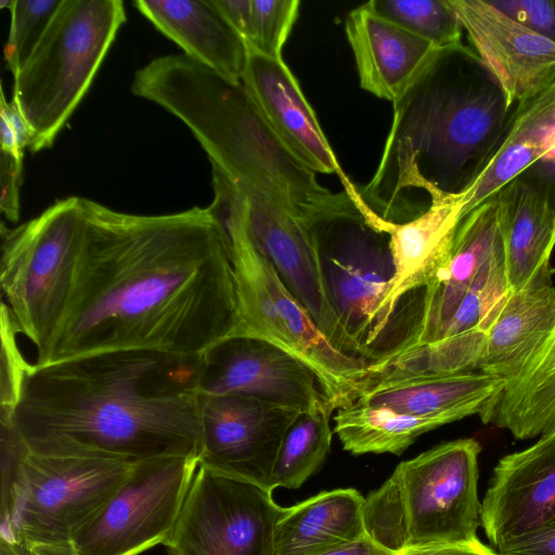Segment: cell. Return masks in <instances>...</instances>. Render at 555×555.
Wrapping results in <instances>:
<instances>
[{
    "label": "cell",
    "mask_w": 555,
    "mask_h": 555,
    "mask_svg": "<svg viewBox=\"0 0 555 555\" xmlns=\"http://www.w3.org/2000/svg\"><path fill=\"white\" fill-rule=\"evenodd\" d=\"M480 451L477 440L462 438L401 462L365 498L367 535L393 553L429 544L479 542Z\"/></svg>",
    "instance_id": "6"
},
{
    "label": "cell",
    "mask_w": 555,
    "mask_h": 555,
    "mask_svg": "<svg viewBox=\"0 0 555 555\" xmlns=\"http://www.w3.org/2000/svg\"><path fill=\"white\" fill-rule=\"evenodd\" d=\"M241 81L278 137L302 164L315 173L337 175L344 189L352 184L283 59L248 50Z\"/></svg>",
    "instance_id": "18"
},
{
    "label": "cell",
    "mask_w": 555,
    "mask_h": 555,
    "mask_svg": "<svg viewBox=\"0 0 555 555\" xmlns=\"http://www.w3.org/2000/svg\"><path fill=\"white\" fill-rule=\"evenodd\" d=\"M273 491L198 465L169 555H272L273 528L283 507Z\"/></svg>",
    "instance_id": "12"
},
{
    "label": "cell",
    "mask_w": 555,
    "mask_h": 555,
    "mask_svg": "<svg viewBox=\"0 0 555 555\" xmlns=\"http://www.w3.org/2000/svg\"><path fill=\"white\" fill-rule=\"evenodd\" d=\"M502 241L500 204L494 195L461 219L447 258L425 289L420 333L411 349L439 339L478 271Z\"/></svg>",
    "instance_id": "19"
},
{
    "label": "cell",
    "mask_w": 555,
    "mask_h": 555,
    "mask_svg": "<svg viewBox=\"0 0 555 555\" xmlns=\"http://www.w3.org/2000/svg\"><path fill=\"white\" fill-rule=\"evenodd\" d=\"M315 555H395V553L365 535L360 540L325 550Z\"/></svg>",
    "instance_id": "41"
},
{
    "label": "cell",
    "mask_w": 555,
    "mask_h": 555,
    "mask_svg": "<svg viewBox=\"0 0 555 555\" xmlns=\"http://www.w3.org/2000/svg\"><path fill=\"white\" fill-rule=\"evenodd\" d=\"M0 555H26L21 544L0 537Z\"/></svg>",
    "instance_id": "43"
},
{
    "label": "cell",
    "mask_w": 555,
    "mask_h": 555,
    "mask_svg": "<svg viewBox=\"0 0 555 555\" xmlns=\"http://www.w3.org/2000/svg\"><path fill=\"white\" fill-rule=\"evenodd\" d=\"M554 137L555 81L515 107L501 138L459 194L463 217L533 166Z\"/></svg>",
    "instance_id": "22"
},
{
    "label": "cell",
    "mask_w": 555,
    "mask_h": 555,
    "mask_svg": "<svg viewBox=\"0 0 555 555\" xmlns=\"http://www.w3.org/2000/svg\"><path fill=\"white\" fill-rule=\"evenodd\" d=\"M131 91L184 122L211 165L237 186L263 193L304 219L338 199L339 192L322 186L282 142L241 80L183 53L138 69Z\"/></svg>",
    "instance_id": "4"
},
{
    "label": "cell",
    "mask_w": 555,
    "mask_h": 555,
    "mask_svg": "<svg viewBox=\"0 0 555 555\" xmlns=\"http://www.w3.org/2000/svg\"><path fill=\"white\" fill-rule=\"evenodd\" d=\"M20 333L8 306H1V387L0 417L9 416L15 406L22 379L29 363L22 357L16 335Z\"/></svg>",
    "instance_id": "35"
},
{
    "label": "cell",
    "mask_w": 555,
    "mask_h": 555,
    "mask_svg": "<svg viewBox=\"0 0 555 555\" xmlns=\"http://www.w3.org/2000/svg\"><path fill=\"white\" fill-rule=\"evenodd\" d=\"M522 175L546 189L555 202V137L546 153Z\"/></svg>",
    "instance_id": "40"
},
{
    "label": "cell",
    "mask_w": 555,
    "mask_h": 555,
    "mask_svg": "<svg viewBox=\"0 0 555 555\" xmlns=\"http://www.w3.org/2000/svg\"><path fill=\"white\" fill-rule=\"evenodd\" d=\"M555 326V286L552 281L511 292L486 333L479 371L514 379Z\"/></svg>",
    "instance_id": "24"
},
{
    "label": "cell",
    "mask_w": 555,
    "mask_h": 555,
    "mask_svg": "<svg viewBox=\"0 0 555 555\" xmlns=\"http://www.w3.org/2000/svg\"><path fill=\"white\" fill-rule=\"evenodd\" d=\"M125 21L120 0H63L39 44L13 75L11 101L29 127L31 152L53 144Z\"/></svg>",
    "instance_id": "7"
},
{
    "label": "cell",
    "mask_w": 555,
    "mask_h": 555,
    "mask_svg": "<svg viewBox=\"0 0 555 555\" xmlns=\"http://www.w3.org/2000/svg\"><path fill=\"white\" fill-rule=\"evenodd\" d=\"M26 555H80L73 543L22 545Z\"/></svg>",
    "instance_id": "42"
},
{
    "label": "cell",
    "mask_w": 555,
    "mask_h": 555,
    "mask_svg": "<svg viewBox=\"0 0 555 555\" xmlns=\"http://www.w3.org/2000/svg\"><path fill=\"white\" fill-rule=\"evenodd\" d=\"M360 86L395 102L434 56L438 48L378 15L366 2L346 20Z\"/></svg>",
    "instance_id": "20"
},
{
    "label": "cell",
    "mask_w": 555,
    "mask_h": 555,
    "mask_svg": "<svg viewBox=\"0 0 555 555\" xmlns=\"http://www.w3.org/2000/svg\"><path fill=\"white\" fill-rule=\"evenodd\" d=\"M23 176V159L1 152L0 156V208L12 222L20 217V188Z\"/></svg>",
    "instance_id": "37"
},
{
    "label": "cell",
    "mask_w": 555,
    "mask_h": 555,
    "mask_svg": "<svg viewBox=\"0 0 555 555\" xmlns=\"http://www.w3.org/2000/svg\"><path fill=\"white\" fill-rule=\"evenodd\" d=\"M63 0H13L9 37L4 47V59L15 75L28 61Z\"/></svg>",
    "instance_id": "33"
},
{
    "label": "cell",
    "mask_w": 555,
    "mask_h": 555,
    "mask_svg": "<svg viewBox=\"0 0 555 555\" xmlns=\"http://www.w3.org/2000/svg\"><path fill=\"white\" fill-rule=\"evenodd\" d=\"M509 293L502 241L478 271L438 340L472 331L486 334Z\"/></svg>",
    "instance_id": "31"
},
{
    "label": "cell",
    "mask_w": 555,
    "mask_h": 555,
    "mask_svg": "<svg viewBox=\"0 0 555 555\" xmlns=\"http://www.w3.org/2000/svg\"><path fill=\"white\" fill-rule=\"evenodd\" d=\"M364 503L359 491L347 488L283 507L273 528L272 555H315L364 538Z\"/></svg>",
    "instance_id": "25"
},
{
    "label": "cell",
    "mask_w": 555,
    "mask_h": 555,
    "mask_svg": "<svg viewBox=\"0 0 555 555\" xmlns=\"http://www.w3.org/2000/svg\"><path fill=\"white\" fill-rule=\"evenodd\" d=\"M479 417L518 440L555 430V326L519 375L505 383Z\"/></svg>",
    "instance_id": "27"
},
{
    "label": "cell",
    "mask_w": 555,
    "mask_h": 555,
    "mask_svg": "<svg viewBox=\"0 0 555 555\" xmlns=\"http://www.w3.org/2000/svg\"><path fill=\"white\" fill-rule=\"evenodd\" d=\"M335 408L299 412L287 427L275 459L271 489H298L324 463L331 450L330 420Z\"/></svg>",
    "instance_id": "29"
},
{
    "label": "cell",
    "mask_w": 555,
    "mask_h": 555,
    "mask_svg": "<svg viewBox=\"0 0 555 555\" xmlns=\"http://www.w3.org/2000/svg\"><path fill=\"white\" fill-rule=\"evenodd\" d=\"M392 103L377 169L356 189L377 218L395 224L457 196L515 109L464 44L437 50Z\"/></svg>",
    "instance_id": "3"
},
{
    "label": "cell",
    "mask_w": 555,
    "mask_h": 555,
    "mask_svg": "<svg viewBox=\"0 0 555 555\" xmlns=\"http://www.w3.org/2000/svg\"><path fill=\"white\" fill-rule=\"evenodd\" d=\"M511 292L552 281L555 202L534 180L521 175L495 194Z\"/></svg>",
    "instance_id": "21"
},
{
    "label": "cell",
    "mask_w": 555,
    "mask_h": 555,
    "mask_svg": "<svg viewBox=\"0 0 555 555\" xmlns=\"http://www.w3.org/2000/svg\"><path fill=\"white\" fill-rule=\"evenodd\" d=\"M530 30L555 42V0H488Z\"/></svg>",
    "instance_id": "36"
},
{
    "label": "cell",
    "mask_w": 555,
    "mask_h": 555,
    "mask_svg": "<svg viewBox=\"0 0 555 555\" xmlns=\"http://www.w3.org/2000/svg\"><path fill=\"white\" fill-rule=\"evenodd\" d=\"M395 555H498L483 543L472 544H429L408 547L395 553Z\"/></svg>",
    "instance_id": "39"
},
{
    "label": "cell",
    "mask_w": 555,
    "mask_h": 555,
    "mask_svg": "<svg viewBox=\"0 0 555 555\" xmlns=\"http://www.w3.org/2000/svg\"><path fill=\"white\" fill-rule=\"evenodd\" d=\"M504 385L503 379L480 371L418 376L376 383L354 403L385 406L416 416L457 414L465 418L480 415Z\"/></svg>",
    "instance_id": "26"
},
{
    "label": "cell",
    "mask_w": 555,
    "mask_h": 555,
    "mask_svg": "<svg viewBox=\"0 0 555 555\" xmlns=\"http://www.w3.org/2000/svg\"><path fill=\"white\" fill-rule=\"evenodd\" d=\"M551 273L555 274V267L551 268Z\"/></svg>",
    "instance_id": "44"
},
{
    "label": "cell",
    "mask_w": 555,
    "mask_h": 555,
    "mask_svg": "<svg viewBox=\"0 0 555 555\" xmlns=\"http://www.w3.org/2000/svg\"><path fill=\"white\" fill-rule=\"evenodd\" d=\"M457 414L416 416L379 405L353 403L336 410L334 433L344 450L402 454L421 435L462 420Z\"/></svg>",
    "instance_id": "28"
},
{
    "label": "cell",
    "mask_w": 555,
    "mask_h": 555,
    "mask_svg": "<svg viewBox=\"0 0 555 555\" xmlns=\"http://www.w3.org/2000/svg\"><path fill=\"white\" fill-rule=\"evenodd\" d=\"M496 553L498 555H555V525Z\"/></svg>",
    "instance_id": "38"
},
{
    "label": "cell",
    "mask_w": 555,
    "mask_h": 555,
    "mask_svg": "<svg viewBox=\"0 0 555 555\" xmlns=\"http://www.w3.org/2000/svg\"><path fill=\"white\" fill-rule=\"evenodd\" d=\"M203 354L117 350L29 364L10 422L30 452L139 463L198 456Z\"/></svg>",
    "instance_id": "2"
},
{
    "label": "cell",
    "mask_w": 555,
    "mask_h": 555,
    "mask_svg": "<svg viewBox=\"0 0 555 555\" xmlns=\"http://www.w3.org/2000/svg\"><path fill=\"white\" fill-rule=\"evenodd\" d=\"M135 464V463H134ZM133 464L83 457L24 459L18 500L8 540L21 545L72 543Z\"/></svg>",
    "instance_id": "11"
},
{
    "label": "cell",
    "mask_w": 555,
    "mask_h": 555,
    "mask_svg": "<svg viewBox=\"0 0 555 555\" xmlns=\"http://www.w3.org/2000/svg\"><path fill=\"white\" fill-rule=\"evenodd\" d=\"M449 2L509 108L555 81L554 41L517 23L488 0Z\"/></svg>",
    "instance_id": "17"
},
{
    "label": "cell",
    "mask_w": 555,
    "mask_h": 555,
    "mask_svg": "<svg viewBox=\"0 0 555 555\" xmlns=\"http://www.w3.org/2000/svg\"><path fill=\"white\" fill-rule=\"evenodd\" d=\"M0 424V537L9 538L29 449L10 422Z\"/></svg>",
    "instance_id": "34"
},
{
    "label": "cell",
    "mask_w": 555,
    "mask_h": 555,
    "mask_svg": "<svg viewBox=\"0 0 555 555\" xmlns=\"http://www.w3.org/2000/svg\"><path fill=\"white\" fill-rule=\"evenodd\" d=\"M199 392L248 396L299 412L334 406L307 364L266 340L242 335L204 353Z\"/></svg>",
    "instance_id": "15"
},
{
    "label": "cell",
    "mask_w": 555,
    "mask_h": 555,
    "mask_svg": "<svg viewBox=\"0 0 555 555\" xmlns=\"http://www.w3.org/2000/svg\"><path fill=\"white\" fill-rule=\"evenodd\" d=\"M199 459L166 456L132 465L126 479L76 532L80 555H140L172 533Z\"/></svg>",
    "instance_id": "10"
},
{
    "label": "cell",
    "mask_w": 555,
    "mask_h": 555,
    "mask_svg": "<svg viewBox=\"0 0 555 555\" xmlns=\"http://www.w3.org/2000/svg\"><path fill=\"white\" fill-rule=\"evenodd\" d=\"M370 7L438 49L463 44V27L449 0H372Z\"/></svg>",
    "instance_id": "32"
},
{
    "label": "cell",
    "mask_w": 555,
    "mask_h": 555,
    "mask_svg": "<svg viewBox=\"0 0 555 555\" xmlns=\"http://www.w3.org/2000/svg\"><path fill=\"white\" fill-rule=\"evenodd\" d=\"M134 7L184 54L241 80L248 48L214 0H137Z\"/></svg>",
    "instance_id": "23"
},
{
    "label": "cell",
    "mask_w": 555,
    "mask_h": 555,
    "mask_svg": "<svg viewBox=\"0 0 555 555\" xmlns=\"http://www.w3.org/2000/svg\"><path fill=\"white\" fill-rule=\"evenodd\" d=\"M199 465L271 490L282 438L299 411L242 395H199Z\"/></svg>",
    "instance_id": "13"
},
{
    "label": "cell",
    "mask_w": 555,
    "mask_h": 555,
    "mask_svg": "<svg viewBox=\"0 0 555 555\" xmlns=\"http://www.w3.org/2000/svg\"><path fill=\"white\" fill-rule=\"evenodd\" d=\"M306 221L351 353L378 363L379 309L395 272L389 233L361 201L356 184Z\"/></svg>",
    "instance_id": "8"
},
{
    "label": "cell",
    "mask_w": 555,
    "mask_h": 555,
    "mask_svg": "<svg viewBox=\"0 0 555 555\" xmlns=\"http://www.w3.org/2000/svg\"><path fill=\"white\" fill-rule=\"evenodd\" d=\"M81 197L55 202L38 217L5 230L0 284L20 331L44 359L70 296L82 234Z\"/></svg>",
    "instance_id": "9"
},
{
    "label": "cell",
    "mask_w": 555,
    "mask_h": 555,
    "mask_svg": "<svg viewBox=\"0 0 555 555\" xmlns=\"http://www.w3.org/2000/svg\"><path fill=\"white\" fill-rule=\"evenodd\" d=\"M214 199L208 209L224 240L234 273L236 326L232 335L266 340L318 375L336 410L350 406L369 387L371 363L338 349L287 289L249 238L242 220L241 190L211 168Z\"/></svg>",
    "instance_id": "5"
},
{
    "label": "cell",
    "mask_w": 555,
    "mask_h": 555,
    "mask_svg": "<svg viewBox=\"0 0 555 555\" xmlns=\"http://www.w3.org/2000/svg\"><path fill=\"white\" fill-rule=\"evenodd\" d=\"M248 50L282 59L283 46L298 16V0H214Z\"/></svg>",
    "instance_id": "30"
},
{
    "label": "cell",
    "mask_w": 555,
    "mask_h": 555,
    "mask_svg": "<svg viewBox=\"0 0 555 555\" xmlns=\"http://www.w3.org/2000/svg\"><path fill=\"white\" fill-rule=\"evenodd\" d=\"M480 519L496 552L555 525V430L500 459L481 501Z\"/></svg>",
    "instance_id": "16"
},
{
    "label": "cell",
    "mask_w": 555,
    "mask_h": 555,
    "mask_svg": "<svg viewBox=\"0 0 555 555\" xmlns=\"http://www.w3.org/2000/svg\"><path fill=\"white\" fill-rule=\"evenodd\" d=\"M237 188L242 194V220L249 238L271 262L283 284L309 312L319 330L338 349L353 356L328 299L317 247L306 219L263 193Z\"/></svg>",
    "instance_id": "14"
},
{
    "label": "cell",
    "mask_w": 555,
    "mask_h": 555,
    "mask_svg": "<svg viewBox=\"0 0 555 555\" xmlns=\"http://www.w3.org/2000/svg\"><path fill=\"white\" fill-rule=\"evenodd\" d=\"M81 207L70 296L37 365L117 350L203 354L233 334V267L208 207L152 216L87 198Z\"/></svg>",
    "instance_id": "1"
}]
</instances>
